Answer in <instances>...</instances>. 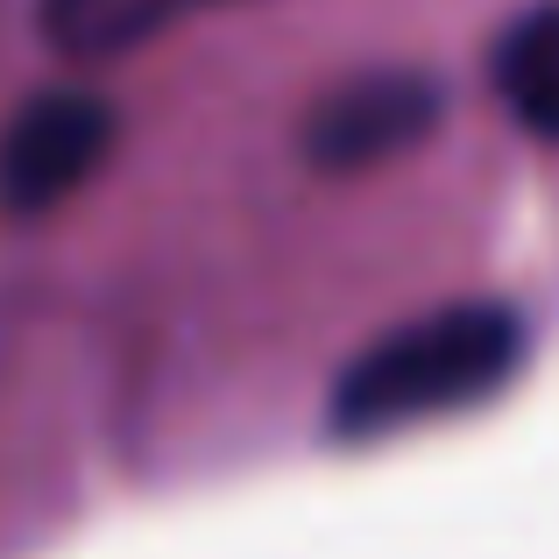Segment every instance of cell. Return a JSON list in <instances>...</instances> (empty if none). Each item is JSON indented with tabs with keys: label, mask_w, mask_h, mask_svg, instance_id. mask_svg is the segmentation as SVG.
Instances as JSON below:
<instances>
[{
	"label": "cell",
	"mask_w": 559,
	"mask_h": 559,
	"mask_svg": "<svg viewBox=\"0 0 559 559\" xmlns=\"http://www.w3.org/2000/svg\"><path fill=\"white\" fill-rule=\"evenodd\" d=\"M524 369V326L503 305H439L369 341L333 382V432L390 439L489 404Z\"/></svg>",
	"instance_id": "6da1fadb"
},
{
	"label": "cell",
	"mask_w": 559,
	"mask_h": 559,
	"mask_svg": "<svg viewBox=\"0 0 559 559\" xmlns=\"http://www.w3.org/2000/svg\"><path fill=\"white\" fill-rule=\"evenodd\" d=\"M114 142V107L79 85L22 99L14 121L0 128V205L8 213H50L99 170Z\"/></svg>",
	"instance_id": "7a4b0ae2"
},
{
	"label": "cell",
	"mask_w": 559,
	"mask_h": 559,
	"mask_svg": "<svg viewBox=\"0 0 559 559\" xmlns=\"http://www.w3.org/2000/svg\"><path fill=\"white\" fill-rule=\"evenodd\" d=\"M439 121V85L418 71H361L333 85L305 121V150L319 170H369L425 142Z\"/></svg>",
	"instance_id": "3957f363"
},
{
	"label": "cell",
	"mask_w": 559,
	"mask_h": 559,
	"mask_svg": "<svg viewBox=\"0 0 559 559\" xmlns=\"http://www.w3.org/2000/svg\"><path fill=\"white\" fill-rule=\"evenodd\" d=\"M205 8H241V0H43V36L64 57H128Z\"/></svg>",
	"instance_id": "277c9868"
},
{
	"label": "cell",
	"mask_w": 559,
	"mask_h": 559,
	"mask_svg": "<svg viewBox=\"0 0 559 559\" xmlns=\"http://www.w3.org/2000/svg\"><path fill=\"white\" fill-rule=\"evenodd\" d=\"M496 93L532 135L559 142V0L518 14L496 43Z\"/></svg>",
	"instance_id": "5b68a950"
}]
</instances>
